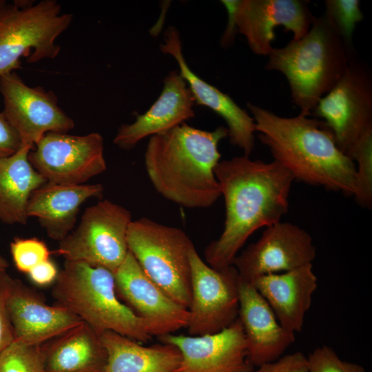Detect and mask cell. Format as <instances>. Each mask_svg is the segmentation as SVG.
Here are the masks:
<instances>
[{
    "mask_svg": "<svg viewBox=\"0 0 372 372\" xmlns=\"http://www.w3.org/2000/svg\"><path fill=\"white\" fill-rule=\"evenodd\" d=\"M100 335L107 353L103 372H176L180 362V352L173 344L145 347L113 331Z\"/></svg>",
    "mask_w": 372,
    "mask_h": 372,
    "instance_id": "25",
    "label": "cell"
},
{
    "mask_svg": "<svg viewBox=\"0 0 372 372\" xmlns=\"http://www.w3.org/2000/svg\"><path fill=\"white\" fill-rule=\"evenodd\" d=\"M228 12V23L221 43L228 46L238 32L246 39L251 50L268 56L273 48L275 29L283 26L298 40L309 30L316 17L308 3L300 0L221 1Z\"/></svg>",
    "mask_w": 372,
    "mask_h": 372,
    "instance_id": "9",
    "label": "cell"
},
{
    "mask_svg": "<svg viewBox=\"0 0 372 372\" xmlns=\"http://www.w3.org/2000/svg\"><path fill=\"white\" fill-rule=\"evenodd\" d=\"M316 249L308 232L296 225L278 222L237 255L233 265L239 278L252 282L262 276L286 272L312 264Z\"/></svg>",
    "mask_w": 372,
    "mask_h": 372,
    "instance_id": "14",
    "label": "cell"
},
{
    "mask_svg": "<svg viewBox=\"0 0 372 372\" xmlns=\"http://www.w3.org/2000/svg\"><path fill=\"white\" fill-rule=\"evenodd\" d=\"M161 50L170 54L177 62L179 72L186 81L195 103L206 106L224 119L230 143L249 156L255 145L254 118L227 94L207 83L195 74L186 62L178 31L169 27L165 33Z\"/></svg>",
    "mask_w": 372,
    "mask_h": 372,
    "instance_id": "17",
    "label": "cell"
},
{
    "mask_svg": "<svg viewBox=\"0 0 372 372\" xmlns=\"http://www.w3.org/2000/svg\"><path fill=\"white\" fill-rule=\"evenodd\" d=\"M349 158L355 165L356 190L353 196L363 207L372 205V132L366 134L354 147Z\"/></svg>",
    "mask_w": 372,
    "mask_h": 372,
    "instance_id": "26",
    "label": "cell"
},
{
    "mask_svg": "<svg viewBox=\"0 0 372 372\" xmlns=\"http://www.w3.org/2000/svg\"><path fill=\"white\" fill-rule=\"evenodd\" d=\"M0 372H46L41 346L14 340L0 353Z\"/></svg>",
    "mask_w": 372,
    "mask_h": 372,
    "instance_id": "28",
    "label": "cell"
},
{
    "mask_svg": "<svg viewBox=\"0 0 372 372\" xmlns=\"http://www.w3.org/2000/svg\"><path fill=\"white\" fill-rule=\"evenodd\" d=\"M10 252L17 269L28 273L42 262L50 259V252L42 240L36 238H17L10 243Z\"/></svg>",
    "mask_w": 372,
    "mask_h": 372,
    "instance_id": "29",
    "label": "cell"
},
{
    "mask_svg": "<svg viewBox=\"0 0 372 372\" xmlns=\"http://www.w3.org/2000/svg\"><path fill=\"white\" fill-rule=\"evenodd\" d=\"M58 273L56 265L49 259L37 265L27 274L34 284L45 286L54 282Z\"/></svg>",
    "mask_w": 372,
    "mask_h": 372,
    "instance_id": "34",
    "label": "cell"
},
{
    "mask_svg": "<svg viewBox=\"0 0 372 372\" xmlns=\"http://www.w3.org/2000/svg\"><path fill=\"white\" fill-rule=\"evenodd\" d=\"M127 242L145 273L188 309L192 295L189 251L194 244L186 233L143 217L130 223Z\"/></svg>",
    "mask_w": 372,
    "mask_h": 372,
    "instance_id": "7",
    "label": "cell"
},
{
    "mask_svg": "<svg viewBox=\"0 0 372 372\" xmlns=\"http://www.w3.org/2000/svg\"><path fill=\"white\" fill-rule=\"evenodd\" d=\"M176 346L181 360L176 372H253L238 318L223 330L203 335L167 334L158 337Z\"/></svg>",
    "mask_w": 372,
    "mask_h": 372,
    "instance_id": "16",
    "label": "cell"
},
{
    "mask_svg": "<svg viewBox=\"0 0 372 372\" xmlns=\"http://www.w3.org/2000/svg\"><path fill=\"white\" fill-rule=\"evenodd\" d=\"M227 136L224 126L206 131L185 123L150 136L145 165L154 189L187 208L211 207L221 196L214 169L218 143Z\"/></svg>",
    "mask_w": 372,
    "mask_h": 372,
    "instance_id": "3",
    "label": "cell"
},
{
    "mask_svg": "<svg viewBox=\"0 0 372 372\" xmlns=\"http://www.w3.org/2000/svg\"><path fill=\"white\" fill-rule=\"evenodd\" d=\"M308 372H366L357 363L342 360L326 344L316 347L307 356Z\"/></svg>",
    "mask_w": 372,
    "mask_h": 372,
    "instance_id": "30",
    "label": "cell"
},
{
    "mask_svg": "<svg viewBox=\"0 0 372 372\" xmlns=\"http://www.w3.org/2000/svg\"><path fill=\"white\" fill-rule=\"evenodd\" d=\"M238 298V318L243 329L250 362L258 367L278 360L294 343L295 333L280 325L254 285L240 278Z\"/></svg>",
    "mask_w": 372,
    "mask_h": 372,
    "instance_id": "19",
    "label": "cell"
},
{
    "mask_svg": "<svg viewBox=\"0 0 372 372\" xmlns=\"http://www.w3.org/2000/svg\"><path fill=\"white\" fill-rule=\"evenodd\" d=\"M52 294L56 304L99 334L113 331L137 342L152 339L146 326L118 297L114 273L82 261L65 260Z\"/></svg>",
    "mask_w": 372,
    "mask_h": 372,
    "instance_id": "5",
    "label": "cell"
},
{
    "mask_svg": "<svg viewBox=\"0 0 372 372\" xmlns=\"http://www.w3.org/2000/svg\"><path fill=\"white\" fill-rule=\"evenodd\" d=\"M193 95L178 70H172L165 77L159 97L134 122L122 125L114 143L123 149H130L149 136L167 132L195 115Z\"/></svg>",
    "mask_w": 372,
    "mask_h": 372,
    "instance_id": "20",
    "label": "cell"
},
{
    "mask_svg": "<svg viewBox=\"0 0 372 372\" xmlns=\"http://www.w3.org/2000/svg\"><path fill=\"white\" fill-rule=\"evenodd\" d=\"M72 19L55 0L5 1L0 5V76L19 68L21 57L30 63L55 59L61 50L56 40Z\"/></svg>",
    "mask_w": 372,
    "mask_h": 372,
    "instance_id": "6",
    "label": "cell"
},
{
    "mask_svg": "<svg viewBox=\"0 0 372 372\" xmlns=\"http://www.w3.org/2000/svg\"><path fill=\"white\" fill-rule=\"evenodd\" d=\"M132 215L109 200L87 207L75 229L59 241L55 253L65 260L82 261L114 273L129 249L127 229Z\"/></svg>",
    "mask_w": 372,
    "mask_h": 372,
    "instance_id": "8",
    "label": "cell"
},
{
    "mask_svg": "<svg viewBox=\"0 0 372 372\" xmlns=\"http://www.w3.org/2000/svg\"><path fill=\"white\" fill-rule=\"evenodd\" d=\"M46 372H103L107 353L101 335L85 322L41 345Z\"/></svg>",
    "mask_w": 372,
    "mask_h": 372,
    "instance_id": "23",
    "label": "cell"
},
{
    "mask_svg": "<svg viewBox=\"0 0 372 372\" xmlns=\"http://www.w3.org/2000/svg\"><path fill=\"white\" fill-rule=\"evenodd\" d=\"M8 266V261L0 255V272L6 271Z\"/></svg>",
    "mask_w": 372,
    "mask_h": 372,
    "instance_id": "35",
    "label": "cell"
},
{
    "mask_svg": "<svg viewBox=\"0 0 372 372\" xmlns=\"http://www.w3.org/2000/svg\"><path fill=\"white\" fill-rule=\"evenodd\" d=\"M32 147L22 145L15 154L0 158V220L25 225L32 192L47 183L28 160Z\"/></svg>",
    "mask_w": 372,
    "mask_h": 372,
    "instance_id": "24",
    "label": "cell"
},
{
    "mask_svg": "<svg viewBox=\"0 0 372 372\" xmlns=\"http://www.w3.org/2000/svg\"><path fill=\"white\" fill-rule=\"evenodd\" d=\"M22 146L20 138L6 119L3 112H0V158L10 156L18 152Z\"/></svg>",
    "mask_w": 372,
    "mask_h": 372,
    "instance_id": "33",
    "label": "cell"
},
{
    "mask_svg": "<svg viewBox=\"0 0 372 372\" xmlns=\"http://www.w3.org/2000/svg\"><path fill=\"white\" fill-rule=\"evenodd\" d=\"M6 119L19 135L22 145L34 148L47 133H67L74 121L59 107L56 96L41 86L30 87L14 71L0 76Z\"/></svg>",
    "mask_w": 372,
    "mask_h": 372,
    "instance_id": "13",
    "label": "cell"
},
{
    "mask_svg": "<svg viewBox=\"0 0 372 372\" xmlns=\"http://www.w3.org/2000/svg\"><path fill=\"white\" fill-rule=\"evenodd\" d=\"M253 372H308L307 356L300 351H296L263 364Z\"/></svg>",
    "mask_w": 372,
    "mask_h": 372,
    "instance_id": "32",
    "label": "cell"
},
{
    "mask_svg": "<svg viewBox=\"0 0 372 372\" xmlns=\"http://www.w3.org/2000/svg\"><path fill=\"white\" fill-rule=\"evenodd\" d=\"M101 184L67 185L47 183L34 190L27 215L35 217L48 236L59 242L74 229L81 205L88 198H102Z\"/></svg>",
    "mask_w": 372,
    "mask_h": 372,
    "instance_id": "22",
    "label": "cell"
},
{
    "mask_svg": "<svg viewBox=\"0 0 372 372\" xmlns=\"http://www.w3.org/2000/svg\"><path fill=\"white\" fill-rule=\"evenodd\" d=\"M34 146L28 160L49 183L82 185L107 168L103 138L97 132L82 136L48 132Z\"/></svg>",
    "mask_w": 372,
    "mask_h": 372,
    "instance_id": "12",
    "label": "cell"
},
{
    "mask_svg": "<svg viewBox=\"0 0 372 372\" xmlns=\"http://www.w3.org/2000/svg\"><path fill=\"white\" fill-rule=\"evenodd\" d=\"M247 105L258 138L294 180L355 194V163L339 149L324 121L302 112L283 117L250 103Z\"/></svg>",
    "mask_w": 372,
    "mask_h": 372,
    "instance_id": "2",
    "label": "cell"
},
{
    "mask_svg": "<svg viewBox=\"0 0 372 372\" xmlns=\"http://www.w3.org/2000/svg\"><path fill=\"white\" fill-rule=\"evenodd\" d=\"M191 303L187 325L189 335L219 332L238 316V274L234 265L222 269L203 261L193 245L189 251Z\"/></svg>",
    "mask_w": 372,
    "mask_h": 372,
    "instance_id": "11",
    "label": "cell"
},
{
    "mask_svg": "<svg viewBox=\"0 0 372 372\" xmlns=\"http://www.w3.org/2000/svg\"><path fill=\"white\" fill-rule=\"evenodd\" d=\"M114 276L118 297L143 320L152 337L172 334L187 327L188 309L158 287L130 251Z\"/></svg>",
    "mask_w": 372,
    "mask_h": 372,
    "instance_id": "15",
    "label": "cell"
},
{
    "mask_svg": "<svg viewBox=\"0 0 372 372\" xmlns=\"http://www.w3.org/2000/svg\"><path fill=\"white\" fill-rule=\"evenodd\" d=\"M4 2H5V1H3V0H0V5L2 4V3H4Z\"/></svg>",
    "mask_w": 372,
    "mask_h": 372,
    "instance_id": "36",
    "label": "cell"
},
{
    "mask_svg": "<svg viewBox=\"0 0 372 372\" xmlns=\"http://www.w3.org/2000/svg\"><path fill=\"white\" fill-rule=\"evenodd\" d=\"M214 174L225 200V220L220 236L205 248V258L222 269L233 265L254 232L281 221L294 178L276 161H253L245 155L219 161Z\"/></svg>",
    "mask_w": 372,
    "mask_h": 372,
    "instance_id": "1",
    "label": "cell"
},
{
    "mask_svg": "<svg viewBox=\"0 0 372 372\" xmlns=\"http://www.w3.org/2000/svg\"><path fill=\"white\" fill-rule=\"evenodd\" d=\"M7 307L14 340L41 346L83 322L66 309L47 304L41 296L13 279Z\"/></svg>",
    "mask_w": 372,
    "mask_h": 372,
    "instance_id": "18",
    "label": "cell"
},
{
    "mask_svg": "<svg viewBox=\"0 0 372 372\" xmlns=\"http://www.w3.org/2000/svg\"><path fill=\"white\" fill-rule=\"evenodd\" d=\"M251 283L285 329L293 333L302 331L306 313L318 287L312 264L286 272L262 276Z\"/></svg>",
    "mask_w": 372,
    "mask_h": 372,
    "instance_id": "21",
    "label": "cell"
},
{
    "mask_svg": "<svg viewBox=\"0 0 372 372\" xmlns=\"http://www.w3.org/2000/svg\"><path fill=\"white\" fill-rule=\"evenodd\" d=\"M268 58L265 69L286 77L293 103L309 116L356 59L324 14L314 19L303 37L273 48Z\"/></svg>",
    "mask_w": 372,
    "mask_h": 372,
    "instance_id": "4",
    "label": "cell"
},
{
    "mask_svg": "<svg viewBox=\"0 0 372 372\" xmlns=\"http://www.w3.org/2000/svg\"><path fill=\"white\" fill-rule=\"evenodd\" d=\"M324 14L341 36L347 48L354 52L353 34L364 19L359 0H326Z\"/></svg>",
    "mask_w": 372,
    "mask_h": 372,
    "instance_id": "27",
    "label": "cell"
},
{
    "mask_svg": "<svg viewBox=\"0 0 372 372\" xmlns=\"http://www.w3.org/2000/svg\"><path fill=\"white\" fill-rule=\"evenodd\" d=\"M311 115L324 122L339 149L349 157L359 141L372 132V78L369 68L357 59L351 62Z\"/></svg>",
    "mask_w": 372,
    "mask_h": 372,
    "instance_id": "10",
    "label": "cell"
},
{
    "mask_svg": "<svg viewBox=\"0 0 372 372\" xmlns=\"http://www.w3.org/2000/svg\"><path fill=\"white\" fill-rule=\"evenodd\" d=\"M13 282L6 271L0 272V353L14 340L7 300Z\"/></svg>",
    "mask_w": 372,
    "mask_h": 372,
    "instance_id": "31",
    "label": "cell"
}]
</instances>
